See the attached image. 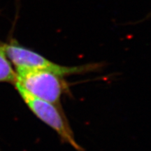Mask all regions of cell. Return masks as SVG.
<instances>
[{
    "mask_svg": "<svg viewBox=\"0 0 151 151\" xmlns=\"http://www.w3.org/2000/svg\"><path fill=\"white\" fill-rule=\"evenodd\" d=\"M17 83L34 97L60 106L61 97L67 91L64 77L40 70H16Z\"/></svg>",
    "mask_w": 151,
    "mask_h": 151,
    "instance_id": "3",
    "label": "cell"
},
{
    "mask_svg": "<svg viewBox=\"0 0 151 151\" xmlns=\"http://www.w3.org/2000/svg\"><path fill=\"white\" fill-rule=\"evenodd\" d=\"M4 46L7 58L16 70L45 71L65 77L94 71L101 67L100 64L97 63L79 66L59 65L31 49L21 46L16 41L4 44Z\"/></svg>",
    "mask_w": 151,
    "mask_h": 151,
    "instance_id": "1",
    "label": "cell"
},
{
    "mask_svg": "<svg viewBox=\"0 0 151 151\" xmlns=\"http://www.w3.org/2000/svg\"><path fill=\"white\" fill-rule=\"evenodd\" d=\"M14 85L24 103L38 118L53 129L64 142L70 145L76 151H84L76 141L67 118L62 112L61 106L34 97L17 83Z\"/></svg>",
    "mask_w": 151,
    "mask_h": 151,
    "instance_id": "2",
    "label": "cell"
},
{
    "mask_svg": "<svg viewBox=\"0 0 151 151\" xmlns=\"http://www.w3.org/2000/svg\"><path fill=\"white\" fill-rule=\"evenodd\" d=\"M17 81L16 72L13 69L11 62L7 58L4 45H0V82L15 84Z\"/></svg>",
    "mask_w": 151,
    "mask_h": 151,
    "instance_id": "4",
    "label": "cell"
}]
</instances>
